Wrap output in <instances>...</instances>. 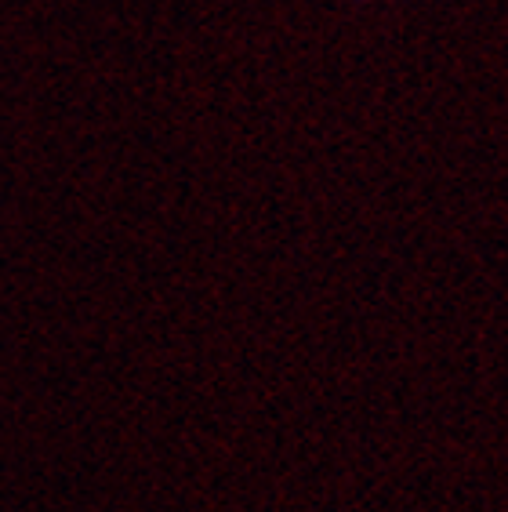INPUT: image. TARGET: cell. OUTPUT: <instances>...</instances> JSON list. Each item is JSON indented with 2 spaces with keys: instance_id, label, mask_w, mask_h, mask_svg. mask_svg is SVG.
Here are the masks:
<instances>
[{
  "instance_id": "obj_1",
  "label": "cell",
  "mask_w": 508,
  "mask_h": 512,
  "mask_svg": "<svg viewBox=\"0 0 508 512\" xmlns=\"http://www.w3.org/2000/svg\"><path fill=\"white\" fill-rule=\"evenodd\" d=\"M352 4H360V0H352Z\"/></svg>"
}]
</instances>
